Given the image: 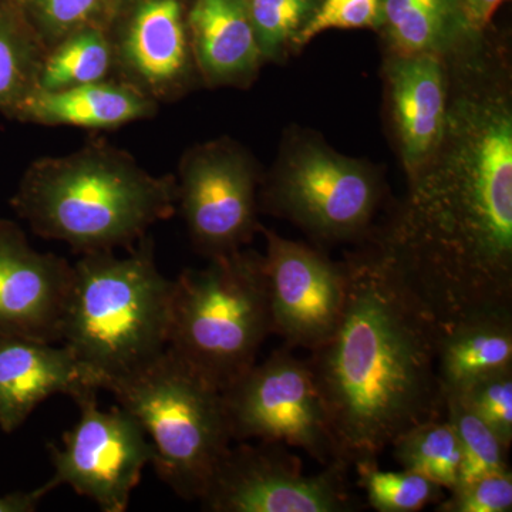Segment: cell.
<instances>
[{
	"mask_svg": "<svg viewBox=\"0 0 512 512\" xmlns=\"http://www.w3.org/2000/svg\"><path fill=\"white\" fill-rule=\"evenodd\" d=\"M99 390L96 377L66 345L0 336V429L5 433L18 430L55 394L77 402Z\"/></svg>",
	"mask_w": 512,
	"mask_h": 512,
	"instance_id": "obj_16",
	"label": "cell"
},
{
	"mask_svg": "<svg viewBox=\"0 0 512 512\" xmlns=\"http://www.w3.org/2000/svg\"><path fill=\"white\" fill-rule=\"evenodd\" d=\"M111 45L128 84L150 99L190 83L195 62L181 0H136Z\"/></svg>",
	"mask_w": 512,
	"mask_h": 512,
	"instance_id": "obj_14",
	"label": "cell"
},
{
	"mask_svg": "<svg viewBox=\"0 0 512 512\" xmlns=\"http://www.w3.org/2000/svg\"><path fill=\"white\" fill-rule=\"evenodd\" d=\"M259 229L266 239L264 264L272 335L281 336L288 348L312 352L330 338L342 315L343 264L330 261L308 245Z\"/></svg>",
	"mask_w": 512,
	"mask_h": 512,
	"instance_id": "obj_12",
	"label": "cell"
},
{
	"mask_svg": "<svg viewBox=\"0 0 512 512\" xmlns=\"http://www.w3.org/2000/svg\"><path fill=\"white\" fill-rule=\"evenodd\" d=\"M463 394L474 412L494 431L503 446L512 444V367L480 377L463 389Z\"/></svg>",
	"mask_w": 512,
	"mask_h": 512,
	"instance_id": "obj_28",
	"label": "cell"
},
{
	"mask_svg": "<svg viewBox=\"0 0 512 512\" xmlns=\"http://www.w3.org/2000/svg\"><path fill=\"white\" fill-rule=\"evenodd\" d=\"M384 79L394 138L410 180L443 136L450 97L446 56L390 53Z\"/></svg>",
	"mask_w": 512,
	"mask_h": 512,
	"instance_id": "obj_15",
	"label": "cell"
},
{
	"mask_svg": "<svg viewBox=\"0 0 512 512\" xmlns=\"http://www.w3.org/2000/svg\"><path fill=\"white\" fill-rule=\"evenodd\" d=\"M483 36L446 56L443 136L370 241L441 330L512 313L510 69Z\"/></svg>",
	"mask_w": 512,
	"mask_h": 512,
	"instance_id": "obj_1",
	"label": "cell"
},
{
	"mask_svg": "<svg viewBox=\"0 0 512 512\" xmlns=\"http://www.w3.org/2000/svg\"><path fill=\"white\" fill-rule=\"evenodd\" d=\"M249 18L264 59L281 55L318 9L316 0H248Z\"/></svg>",
	"mask_w": 512,
	"mask_h": 512,
	"instance_id": "obj_27",
	"label": "cell"
},
{
	"mask_svg": "<svg viewBox=\"0 0 512 512\" xmlns=\"http://www.w3.org/2000/svg\"><path fill=\"white\" fill-rule=\"evenodd\" d=\"M46 50L84 29H103L113 0H13ZM104 30V29H103Z\"/></svg>",
	"mask_w": 512,
	"mask_h": 512,
	"instance_id": "obj_26",
	"label": "cell"
},
{
	"mask_svg": "<svg viewBox=\"0 0 512 512\" xmlns=\"http://www.w3.org/2000/svg\"><path fill=\"white\" fill-rule=\"evenodd\" d=\"M444 394L446 416L456 430L461 448L460 478L457 485L510 470V450L503 446L494 431L474 412L463 394L456 390H447Z\"/></svg>",
	"mask_w": 512,
	"mask_h": 512,
	"instance_id": "obj_24",
	"label": "cell"
},
{
	"mask_svg": "<svg viewBox=\"0 0 512 512\" xmlns=\"http://www.w3.org/2000/svg\"><path fill=\"white\" fill-rule=\"evenodd\" d=\"M106 390L146 431L160 480L200 500L232 441L222 389L167 348Z\"/></svg>",
	"mask_w": 512,
	"mask_h": 512,
	"instance_id": "obj_5",
	"label": "cell"
},
{
	"mask_svg": "<svg viewBox=\"0 0 512 512\" xmlns=\"http://www.w3.org/2000/svg\"><path fill=\"white\" fill-rule=\"evenodd\" d=\"M380 25V0H323L311 20L296 36L298 46L306 45L330 29L373 28Z\"/></svg>",
	"mask_w": 512,
	"mask_h": 512,
	"instance_id": "obj_30",
	"label": "cell"
},
{
	"mask_svg": "<svg viewBox=\"0 0 512 512\" xmlns=\"http://www.w3.org/2000/svg\"><path fill=\"white\" fill-rule=\"evenodd\" d=\"M507 0H458L468 25L476 33H484L493 20L495 12Z\"/></svg>",
	"mask_w": 512,
	"mask_h": 512,
	"instance_id": "obj_31",
	"label": "cell"
},
{
	"mask_svg": "<svg viewBox=\"0 0 512 512\" xmlns=\"http://www.w3.org/2000/svg\"><path fill=\"white\" fill-rule=\"evenodd\" d=\"M342 264V315L306 362L349 467L446 416V394L437 369L441 328L429 309L372 242Z\"/></svg>",
	"mask_w": 512,
	"mask_h": 512,
	"instance_id": "obj_2",
	"label": "cell"
},
{
	"mask_svg": "<svg viewBox=\"0 0 512 512\" xmlns=\"http://www.w3.org/2000/svg\"><path fill=\"white\" fill-rule=\"evenodd\" d=\"M390 447L404 470L429 478L447 491L458 484L461 448L447 416L424 421L404 431Z\"/></svg>",
	"mask_w": 512,
	"mask_h": 512,
	"instance_id": "obj_23",
	"label": "cell"
},
{
	"mask_svg": "<svg viewBox=\"0 0 512 512\" xmlns=\"http://www.w3.org/2000/svg\"><path fill=\"white\" fill-rule=\"evenodd\" d=\"M73 266L30 247L16 222L0 220V336L62 342Z\"/></svg>",
	"mask_w": 512,
	"mask_h": 512,
	"instance_id": "obj_13",
	"label": "cell"
},
{
	"mask_svg": "<svg viewBox=\"0 0 512 512\" xmlns=\"http://www.w3.org/2000/svg\"><path fill=\"white\" fill-rule=\"evenodd\" d=\"M380 25L397 55L447 56L483 35L470 28L458 0H380Z\"/></svg>",
	"mask_w": 512,
	"mask_h": 512,
	"instance_id": "obj_20",
	"label": "cell"
},
{
	"mask_svg": "<svg viewBox=\"0 0 512 512\" xmlns=\"http://www.w3.org/2000/svg\"><path fill=\"white\" fill-rule=\"evenodd\" d=\"M171 293L173 281L158 271L150 241L124 258L83 254L73 265L63 345L106 389L167 349Z\"/></svg>",
	"mask_w": 512,
	"mask_h": 512,
	"instance_id": "obj_4",
	"label": "cell"
},
{
	"mask_svg": "<svg viewBox=\"0 0 512 512\" xmlns=\"http://www.w3.org/2000/svg\"><path fill=\"white\" fill-rule=\"evenodd\" d=\"M47 50L13 0H0V111L15 119L37 89Z\"/></svg>",
	"mask_w": 512,
	"mask_h": 512,
	"instance_id": "obj_21",
	"label": "cell"
},
{
	"mask_svg": "<svg viewBox=\"0 0 512 512\" xmlns=\"http://www.w3.org/2000/svg\"><path fill=\"white\" fill-rule=\"evenodd\" d=\"M10 202L36 235L89 254L128 247L168 220L178 184L103 144L35 161Z\"/></svg>",
	"mask_w": 512,
	"mask_h": 512,
	"instance_id": "obj_3",
	"label": "cell"
},
{
	"mask_svg": "<svg viewBox=\"0 0 512 512\" xmlns=\"http://www.w3.org/2000/svg\"><path fill=\"white\" fill-rule=\"evenodd\" d=\"M47 495L45 488L0 495V512H33Z\"/></svg>",
	"mask_w": 512,
	"mask_h": 512,
	"instance_id": "obj_32",
	"label": "cell"
},
{
	"mask_svg": "<svg viewBox=\"0 0 512 512\" xmlns=\"http://www.w3.org/2000/svg\"><path fill=\"white\" fill-rule=\"evenodd\" d=\"M269 335L264 255L238 249L174 279L167 348L220 389L255 365Z\"/></svg>",
	"mask_w": 512,
	"mask_h": 512,
	"instance_id": "obj_6",
	"label": "cell"
},
{
	"mask_svg": "<svg viewBox=\"0 0 512 512\" xmlns=\"http://www.w3.org/2000/svg\"><path fill=\"white\" fill-rule=\"evenodd\" d=\"M80 417L64 433L62 446H50L55 473L46 493L69 485L101 511L124 512L144 468L153 460L146 431L123 407L101 412L97 394L77 400Z\"/></svg>",
	"mask_w": 512,
	"mask_h": 512,
	"instance_id": "obj_10",
	"label": "cell"
},
{
	"mask_svg": "<svg viewBox=\"0 0 512 512\" xmlns=\"http://www.w3.org/2000/svg\"><path fill=\"white\" fill-rule=\"evenodd\" d=\"M448 493V497L437 504V512H510L511 470L457 485Z\"/></svg>",
	"mask_w": 512,
	"mask_h": 512,
	"instance_id": "obj_29",
	"label": "cell"
},
{
	"mask_svg": "<svg viewBox=\"0 0 512 512\" xmlns=\"http://www.w3.org/2000/svg\"><path fill=\"white\" fill-rule=\"evenodd\" d=\"M512 367V313H490L441 330L437 369L444 392Z\"/></svg>",
	"mask_w": 512,
	"mask_h": 512,
	"instance_id": "obj_19",
	"label": "cell"
},
{
	"mask_svg": "<svg viewBox=\"0 0 512 512\" xmlns=\"http://www.w3.org/2000/svg\"><path fill=\"white\" fill-rule=\"evenodd\" d=\"M355 467L359 485L376 511L417 512L444 498L443 487L414 471H384L377 460L360 461Z\"/></svg>",
	"mask_w": 512,
	"mask_h": 512,
	"instance_id": "obj_25",
	"label": "cell"
},
{
	"mask_svg": "<svg viewBox=\"0 0 512 512\" xmlns=\"http://www.w3.org/2000/svg\"><path fill=\"white\" fill-rule=\"evenodd\" d=\"M380 200L382 181L370 165L313 137L289 141L264 192L269 211L323 242L366 237Z\"/></svg>",
	"mask_w": 512,
	"mask_h": 512,
	"instance_id": "obj_7",
	"label": "cell"
},
{
	"mask_svg": "<svg viewBox=\"0 0 512 512\" xmlns=\"http://www.w3.org/2000/svg\"><path fill=\"white\" fill-rule=\"evenodd\" d=\"M254 165L231 141L202 144L180 168L178 202L195 247L208 258L238 251L256 229Z\"/></svg>",
	"mask_w": 512,
	"mask_h": 512,
	"instance_id": "obj_11",
	"label": "cell"
},
{
	"mask_svg": "<svg viewBox=\"0 0 512 512\" xmlns=\"http://www.w3.org/2000/svg\"><path fill=\"white\" fill-rule=\"evenodd\" d=\"M113 60V45L103 29L80 30L47 50L37 89L56 92L103 82Z\"/></svg>",
	"mask_w": 512,
	"mask_h": 512,
	"instance_id": "obj_22",
	"label": "cell"
},
{
	"mask_svg": "<svg viewBox=\"0 0 512 512\" xmlns=\"http://www.w3.org/2000/svg\"><path fill=\"white\" fill-rule=\"evenodd\" d=\"M192 55L205 82L244 83L262 57L248 0H194L187 15Z\"/></svg>",
	"mask_w": 512,
	"mask_h": 512,
	"instance_id": "obj_17",
	"label": "cell"
},
{
	"mask_svg": "<svg viewBox=\"0 0 512 512\" xmlns=\"http://www.w3.org/2000/svg\"><path fill=\"white\" fill-rule=\"evenodd\" d=\"M285 444L229 446L201 495L210 512H352L359 501L346 483L348 466H325L315 476L303 473L301 458Z\"/></svg>",
	"mask_w": 512,
	"mask_h": 512,
	"instance_id": "obj_9",
	"label": "cell"
},
{
	"mask_svg": "<svg viewBox=\"0 0 512 512\" xmlns=\"http://www.w3.org/2000/svg\"><path fill=\"white\" fill-rule=\"evenodd\" d=\"M156 103L130 84L97 82L46 92L36 89L15 119L45 126L109 130L154 113Z\"/></svg>",
	"mask_w": 512,
	"mask_h": 512,
	"instance_id": "obj_18",
	"label": "cell"
},
{
	"mask_svg": "<svg viewBox=\"0 0 512 512\" xmlns=\"http://www.w3.org/2000/svg\"><path fill=\"white\" fill-rule=\"evenodd\" d=\"M222 396L232 441L285 444L305 451L323 467L340 463L311 367L288 346L255 363Z\"/></svg>",
	"mask_w": 512,
	"mask_h": 512,
	"instance_id": "obj_8",
	"label": "cell"
}]
</instances>
